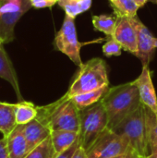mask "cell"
I'll return each instance as SVG.
<instances>
[{"instance_id":"6da1fadb","label":"cell","mask_w":157,"mask_h":158,"mask_svg":"<svg viewBox=\"0 0 157 158\" xmlns=\"http://www.w3.org/2000/svg\"><path fill=\"white\" fill-rule=\"evenodd\" d=\"M107 115V128L115 129L141 106L139 91L133 81L108 88L101 99Z\"/></svg>"},{"instance_id":"7a4b0ae2","label":"cell","mask_w":157,"mask_h":158,"mask_svg":"<svg viewBox=\"0 0 157 158\" xmlns=\"http://www.w3.org/2000/svg\"><path fill=\"white\" fill-rule=\"evenodd\" d=\"M37 119L50 131H68L80 133V110L66 93L56 101L43 106H37Z\"/></svg>"},{"instance_id":"3957f363","label":"cell","mask_w":157,"mask_h":158,"mask_svg":"<svg viewBox=\"0 0 157 158\" xmlns=\"http://www.w3.org/2000/svg\"><path fill=\"white\" fill-rule=\"evenodd\" d=\"M109 86L106 64L104 59L94 57L83 63L75 76L68 91L69 97Z\"/></svg>"},{"instance_id":"277c9868","label":"cell","mask_w":157,"mask_h":158,"mask_svg":"<svg viewBox=\"0 0 157 158\" xmlns=\"http://www.w3.org/2000/svg\"><path fill=\"white\" fill-rule=\"evenodd\" d=\"M113 131L126 138L130 146L140 157L145 158L150 154L145 112L143 105L128 116L122 122L113 129Z\"/></svg>"},{"instance_id":"5b68a950","label":"cell","mask_w":157,"mask_h":158,"mask_svg":"<svg viewBox=\"0 0 157 158\" xmlns=\"http://www.w3.org/2000/svg\"><path fill=\"white\" fill-rule=\"evenodd\" d=\"M81 115L80 145L86 151L98 136L107 129V115L101 100L83 110Z\"/></svg>"},{"instance_id":"8992f818","label":"cell","mask_w":157,"mask_h":158,"mask_svg":"<svg viewBox=\"0 0 157 158\" xmlns=\"http://www.w3.org/2000/svg\"><path fill=\"white\" fill-rule=\"evenodd\" d=\"M87 44L90 43H81L78 40L75 19L66 15L61 29L56 33L55 48L66 55L75 65L81 67L83 64L81 58V49Z\"/></svg>"},{"instance_id":"52a82bcc","label":"cell","mask_w":157,"mask_h":158,"mask_svg":"<svg viewBox=\"0 0 157 158\" xmlns=\"http://www.w3.org/2000/svg\"><path fill=\"white\" fill-rule=\"evenodd\" d=\"M31 7L30 0H0V39L5 44L14 40L17 22Z\"/></svg>"},{"instance_id":"ba28073f","label":"cell","mask_w":157,"mask_h":158,"mask_svg":"<svg viewBox=\"0 0 157 158\" xmlns=\"http://www.w3.org/2000/svg\"><path fill=\"white\" fill-rule=\"evenodd\" d=\"M130 147L126 138L107 128L86 150V155L87 158H113L125 154Z\"/></svg>"},{"instance_id":"9c48e42d","label":"cell","mask_w":157,"mask_h":158,"mask_svg":"<svg viewBox=\"0 0 157 158\" xmlns=\"http://www.w3.org/2000/svg\"><path fill=\"white\" fill-rule=\"evenodd\" d=\"M137 34V54L136 56L142 61L143 66H149L154 51L155 49V38L150 30L135 16L130 18Z\"/></svg>"},{"instance_id":"30bf717a","label":"cell","mask_w":157,"mask_h":158,"mask_svg":"<svg viewBox=\"0 0 157 158\" xmlns=\"http://www.w3.org/2000/svg\"><path fill=\"white\" fill-rule=\"evenodd\" d=\"M134 82L137 85L142 105L157 116V95L149 66H143L142 73Z\"/></svg>"},{"instance_id":"8fae6325","label":"cell","mask_w":157,"mask_h":158,"mask_svg":"<svg viewBox=\"0 0 157 158\" xmlns=\"http://www.w3.org/2000/svg\"><path fill=\"white\" fill-rule=\"evenodd\" d=\"M112 38L121 44L123 50L136 56L137 34L130 18L118 17L117 26Z\"/></svg>"},{"instance_id":"7c38bea8","label":"cell","mask_w":157,"mask_h":158,"mask_svg":"<svg viewBox=\"0 0 157 158\" xmlns=\"http://www.w3.org/2000/svg\"><path fill=\"white\" fill-rule=\"evenodd\" d=\"M4 44V42L0 39V78L6 81L12 86L19 102H21L24 100L20 92L18 76L11 59L5 50Z\"/></svg>"},{"instance_id":"4fadbf2b","label":"cell","mask_w":157,"mask_h":158,"mask_svg":"<svg viewBox=\"0 0 157 158\" xmlns=\"http://www.w3.org/2000/svg\"><path fill=\"white\" fill-rule=\"evenodd\" d=\"M23 132L28 144L29 152L40 145L51 135L50 129L37 118L24 125Z\"/></svg>"},{"instance_id":"5bb4252c","label":"cell","mask_w":157,"mask_h":158,"mask_svg":"<svg viewBox=\"0 0 157 158\" xmlns=\"http://www.w3.org/2000/svg\"><path fill=\"white\" fill-rule=\"evenodd\" d=\"M24 125H18L6 137L10 158H25L29 154L28 144L23 132Z\"/></svg>"},{"instance_id":"9a60e30c","label":"cell","mask_w":157,"mask_h":158,"mask_svg":"<svg viewBox=\"0 0 157 158\" xmlns=\"http://www.w3.org/2000/svg\"><path fill=\"white\" fill-rule=\"evenodd\" d=\"M50 137L56 156H57L78 142L80 140V133L68 131H52Z\"/></svg>"},{"instance_id":"2e32d148","label":"cell","mask_w":157,"mask_h":158,"mask_svg":"<svg viewBox=\"0 0 157 158\" xmlns=\"http://www.w3.org/2000/svg\"><path fill=\"white\" fill-rule=\"evenodd\" d=\"M16 104L0 102V133L7 137L18 126L16 121Z\"/></svg>"},{"instance_id":"e0dca14e","label":"cell","mask_w":157,"mask_h":158,"mask_svg":"<svg viewBox=\"0 0 157 158\" xmlns=\"http://www.w3.org/2000/svg\"><path fill=\"white\" fill-rule=\"evenodd\" d=\"M108 88H109V86L103 87L101 89H98V90H95L93 92H89V93L72 96V97H70V99H71L72 103L75 105V106L81 111V110H83V109L98 103L102 99L104 94L106 93Z\"/></svg>"},{"instance_id":"ac0fdd59","label":"cell","mask_w":157,"mask_h":158,"mask_svg":"<svg viewBox=\"0 0 157 158\" xmlns=\"http://www.w3.org/2000/svg\"><path fill=\"white\" fill-rule=\"evenodd\" d=\"M16 121L18 125H26L37 118L38 108L31 102L21 101L16 104Z\"/></svg>"},{"instance_id":"d6986e66","label":"cell","mask_w":157,"mask_h":158,"mask_svg":"<svg viewBox=\"0 0 157 158\" xmlns=\"http://www.w3.org/2000/svg\"><path fill=\"white\" fill-rule=\"evenodd\" d=\"M57 4L66 15L75 19L91 8L92 0H58Z\"/></svg>"},{"instance_id":"ffe728a7","label":"cell","mask_w":157,"mask_h":158,"mask_svg":"<svg viewBox=\"0 0 157 158\" xmlns=\"http://www.w3.org/2000/svg\"><path fill=\"white\" fill-rule=\"evenodd\" d=\"M92 21L93 24V27L96 31L104 32L105 35L113 37L117 22H118V17H113L111 15H95L93 16Z\"/></svg>"},{"instance_id":"44dd1931","label":"cell","mask_w":157,"mask_h":158,"mask_svg":"<svg viewBox=\"0 0 157 158\" xmlns=\"http://www.w3.org/2000/svg\"><path fill=\"white\" fill-rule=\"evenodd\" d=\"M117 17H135L139 6L133 0H109Z\"/></svg>"},{"instance_id":"7402d4cb","label":"cell","mask_w":157,"mask_h":158,"mask_svg":"<svg viewBox=\"0 0 157 158\" xmlns=\"http://www.w3.org/2000/svg\"><path fill=\"white\" fill-rule=\"evenodd\" d=\"M146 125H147V135L150 152L157 149V116L149 108L144 106Z\"/></svg>"},{"instance_id":"603a6c76","label":"cell","mask_w":157,"mask_h":158,"mask_svg":"<svg viewBox=\"0 0 157 158\" xmlns=\"http://www.w3.org/2000/svg\"><path fill=\"white\" fill-rule=\"evenodd\" d=\"M56 153L53 147L51 137H48L40 145L29 152L25 158H55Z\"/></svg>"},{"instance_id":"cb8c5ba5","label":"cell","mask_w":157,"mask_h":158,"mask_svg":"<svg viewBox=\"0 0 157 158\" xmlns=\"http://www.w3.org/2000/svg\"><path fill=\"white\" fill-rule=\"evenodd\" d=\"M102 49H103V54L107 57L113 56H118L121 55L122 50H123L121 44L112 37L103 45Z\"/></svg>"},{"instance_id":"d4e9b609","label":"cell","mask_w":157,"mask_h":158,"mask_svg":"<svg viewBox=\"0 0 157 158\" xmlns=\"http://www.w3.org/2000/svg\"><path fill=\"white\" fill-rule=\"evenodd\" d=\"M31 6L36 9L41 8H51L56 4L58 3V0H30Z\"/></svg>"},{"instance_id":"484cf974","label":"cell","mask_w":157,"mask_h":158,"mask_svg":"<svg viewBox=\"0 0 157 158\" xmlns=\"http://www.w3.org/2000/svg\"><path fill=\"white\" fill-rule=\"evenodd\" d=\"M79 146H80V140L78 142H76L71 147H69L66 151H64L61 154L56 156L55 158H72L73 156H74V154L76 153L77 149L79 148Z\"/></svg>"},{"instance_id":"4316f807","label":"cell","mask_w":157,"mask_h":158,"mask_svg":"<svg viewBox=\"0 0 157 158\" xmlns=\"http://www.w3.org/2000/svg\"><path fill=\"white\" fill-rule=\"evenodd\" d=\"M0 158H10L7 149L6 137L5 136H2L0 138Z\"/></svg>"},{"instance_id":"83f0119b","label":"cell","mask_w":157,"mask_h":158,"mask_svg":"<svg viewBox=\"0 0 157 158\" xmlns=\"http://www.w3.org/2000/svg\"><path fill=\"white\" fill-rule=\"evenodd\" d=\"M113 158H139V156L137 155V153L131 147H130V149L125 154L120 155L118 156H116V157Z\"/></svg>"},{"instance_id":"f1b7e54d","label":"cell","mask_w":157,"mask_h":158,"mask_svg":"<svg viewBox=\"0 0 157 158\" xmlns=\"http://www.w3.org/2000/svg\"><path fill=\"white\" fill-rule=\"evenodd\" d=\"M72 158H87V155H86V151L80 145L79 148L77 149L76 153L74 154Z\"/></svg>"},{"instance_id":"f546056e","label":"cell","mask_w":157,"mask_h":158,"mask_svg":"<svg viewBox=\"0 0 157 158\" xmlns=\"http://www.w3.org/2000/svg\"><path fill=\"white\" fill-rule=\"evenodd\" d=\"M135 3H136V5L139 6V8H141V7H143L146 3H147V1H149V0H133Z\"/></svg>"},{"instance_id":"4dcf8cb0","label":"cell","mask_w":157,"mask_h":158,"mask_svg":"<svg viewBox=\"0 0 157 158\" xmlns=\"http://www.w3.org/2000/svg\"><path fill=\"white\" fill-rule=\"evenodd\" d=\"M145 158H157V149L152 150V151L150 152V154H149Z\"/></svg>"},{"instance_id":"1f68e13d","label":"cell","mask_w":157,"mask_h":158,"mask_svg":"<svg viewBox=\"0 0 157 158\" xmlns=\"http://www.w3.org/2000/svg\"><path fill=\"white\" fill-rule=\"evenodd\" d=\"M150 2H152V3H154V4H157V0H149Z\"/></svg>"},{"instance_id":"d6a6232c","label":"cell","mask_w":157,"mask_h":158,"mask_svg":"<svg viewBox=\"0 0 157 158\" xmlns=\"http://www.w3.org/2000/svg\"><path fill=\"white\" fill-rule=\"evenodd\" d=\"M155 48H157V38H155Z\"/></svg>"},{"instance_id":"836d02e7","label":"cell","mask_w":157,"mask_h":158,"mask_svg":"<svg viewBox=\"0 0 157 158\" xmlns=\"http://www.w3.org/2000/svg\"><path fill=\"white\" fill-rule=\"evenodd\" d=\"M139 158H144V157H140V156H139Z\"/></svg>"}]
</instances>
